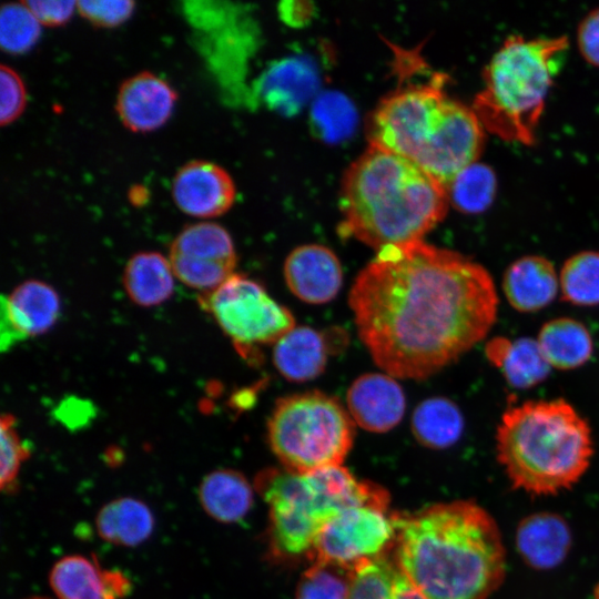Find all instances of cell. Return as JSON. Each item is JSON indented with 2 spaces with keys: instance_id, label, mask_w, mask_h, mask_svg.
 Returning a JSON list of instances; mask_svg holds the SVG:
<instances>
[{
  "instance_id": "6da1fadb",
  "label": "cell",
  "mask_w": 599,
  "mask_h": 599,
  "mask_svg": "<svg viewBox=\"0 0 599 599\" xmlns=\"http://www.w3.org/2000/svg\"><path fill=\"white\" fill-rule=\"evenodd\" d=\"M348 304L375 364L396 378L424 379L487 336L498 295L479 263L416 241L378 250Z\"/></svg>"
},
{
  "instance_id": "7a4b0ae2",
  "label": "cell",
  "mask_w": 599,
  "mask_h": 599,
  "mask_svg": "<svg viewBox=\"0 0 599 599\" xmlns=\"http://www.w3.org/2000/svg\"><path fill=\"white\" fill-rule=\"evenodd\" d=\"M395 561L426 599H487L501 585L506 550L493 516L470 500L397 518Z\"/></svg>"
},
{
  "instance_id": "3957f363",
  "label": "cell",
  "mask_w": 599,
  "mask_h": 599,
  "mask_svg": "<svg viewBox=\"0 0 599 599\" xmlns=\"http://www.w3.org/2000/svg\"><path fill=\"white\" fill-rule=\"evenodd\" d=\"M448 203L446 187L416 163L369 145L343 181V232L377 251L423 241Z\"/></svg>"
},
{
  "instance_id": "277c9868",
  "label": "cell",
  "mask_w": 599,
  "mask_h": 599,
  "mask_svg": "<svg viewBox=\"0 0 599 599\" xmlns=\"http://www.w3.org/2000/svg\"><path fill=\"white\" fill-rule=\"evenodd\" d=\"M496 453L514 488L534 496L556 495L589 468L590 425L562 398L527 400L501 415Z\"/></svg>"
},
{
  "instance_id": "5b68a950",
  "label": "cell",
  "mask_w": 599,
  "mask_h": 599,
  "mask_svg": "<svg viewBox=\"0 0 599 599\" xmlns=\"http://www.w3.org/2000/svg\"><path fill=\"white\" fill-rule=\"evenodd\" d=\"M568 45L565 37L508 38L484 70L473 110L485 130L502 140L531 144L546 97Z\"/></svg>"
},
{
  "instance_id": "8992f818",
  "label": "cell",
  "mask_w": 599,
  "mask_h": 599,
  "mask_svg": "<svg viewBox=\"0 0 599 599\" xmlns=\"http://www.w3.org/2000/svg\"><path fill=\"white\" fill-rule=\"evenodd\" d=\"M256 488L268 505L272 550L286 558L308 556L322 528L341 510L388 501L380 487L356 479L342 465L305 474L266 469L258 474Z\"/></svg>"
},
{
  "instance_id": "52a82bcc",
  "label": "cell",
  "mask_w": 599,
  "mask_h": 599,
  "mask_svg": "<svg viewBox=\"0 0 599 599\" xmlns=\"http://www.w3.org/2000/svg\"><path fill=\"white\" fill-rule=\"evenodd\" d=\"M354 436L348 410L318 390L277 399L267 420L268 445L283 468L293 473L342 465Z\"/></svg>"
},
{
  "instance_id": "ba28073f",
  "label": "cell",
  "mask_w": 599,
  "mask_h": 599,
  "mask_svg": "<svg viewBox=\"0 0 599 599\" xmlns=\"http://www.w3.org/2000/svg\"><path fill=\"white\" fill-rule=\"evenodd\" d=\"M199 303L247 359L255 357L256 347L275 344L296 326L288 308L242 274L234 273L217 288L202 293Z\"/></svg>"
},
{
  "instance_id": "9c48e42d",
  "label": "cell",
  "mask_w": 599,
  "mask_h": 599,
  "mask_svg": "<svg viewBox=\"0 0 599 599\" xmlns=\"http://www.w3.org/2000/svg\"><path fill=\"white\" fill-rule=\"evenodd\" d=\"M443 79L399 89L383 99L368 123L369 145L418 164L445 120L450 98Z\"/></svg>"
},
{
  "instance_id": "30bf717a",
  "label": "cell",
  "mask_w": 599,
  "mask_h": 599,
  "mask_svg": "<svg viewBox=\"0 0 599 599\" xmlns=\"http://www.w3.org/2000/svg\"><path fill=\"white\" fill-rule=\"evenodd\" d=\"M388 501L363 502L341 510L319 531L308 554L312 562L356 569L378 558L397 536Z\"/></svg>"
},
{
  "instance_id": "8fae6325",
  "label": "cell",
  "mask_w": 599,
  "mask_h": 599,
  "mask_svg": "<svg viewBox=\"0 0 599 599\" xmlns=\"http://www.w3.org/2000/svg\"><path fill=\"white\" fill-rule=\"evenodd\" d=\"M169 260L180 282L206 293L234 274L236 252L223 226L199 222L185 226L173 240Z\"/></svg>"
},
{
  "instance_id": "7c38bea8",
  "label": "cell",
  "mask_w": 599,
  "mask_h": 599,
  "mask_svg": "<svg viewBox=\"0 0 599 599\" xmlns=\"http://www.w3.org/2000/svg\"><path fill=\"white\" fill-rule=\"evenodd\" d=\"M484 130L471 108L451 99L439 132L417 165L446 187L457 173L476 162Z\"/></svg>"
},
{
  "instance_id": "4fadbf2b",
  "label": "cell",
  "mask_w": 599,
  "mask_h": 599,
  "mask_svg": "<svg viewBox=\"0 0 599 599\" xmlns=\"http://www.w3.org/2000/svg\"><path fill=\"white\" fill-rule=\"evenodd\" d=\"M60 309L59 294L51 285L29 280L16 286L1 297V349L47 333L58 321Z\"/></svg>"
},
{
  "instance_id": "5bb4252c",
  "label": "cell",
  "mask_w": 599,
  "mask_h": 599,
  "mask_svg": "<svg viewBox=\"0 0 599 599\" xmlns=\"http://www.w3.org/2000/svg\"><path fill=\"white\" fill-rule=\"evenodd\" d=\"M172 199L185 214L212 219L224 214L235 200V184L220 165L193 160L181 166L172 180Z\"/></svg>"
},
{
  "instance_id": "9a60e30c",
  "label": "cell",
  "mask_w": 599,
  "mask_h": 599,
  "mask_svg": "<svg viewBox=\"0 0 599 599\" xmlns=\"http://www.w3.org/2000/svg\"><path fill=\"white\" fill-rule=\"evenodd\" d=\"M347 410L353 422L372 433H386L404 417L405 394L396 377L383 373L358 376L346 394Z\"/></svg>"
},
{
  "instance_id": "2e32d148",
  "label": "cell",
  "mask_w": 599,
  "mask_h": 599,
  "mask_svg": "<svg viewBox=\"0 0 599 599\" xmlns=\"http://www.w3.org/2000/svg\"><path fill=\"white\" fill-rule=\"evenodd\" d=\"M175 102L176 92L167 81L152 72L143 71L121 83L115 110L126 129L145 133L166 123Z\"/></svg>"
},
{
  "instance_id": "e0dca14e",
  "label": "cell",
  "mask_w": 599,
  "mask_h": 599,
  "mask_svg": "<svg viewBox=\"0 0 599 599\" xmlns=\"http://www.w3.org/2000/svg\"><path fill=\"white\" fill-rule=\"evenodd\" d=\"M284 278L298 300L308 304H325L341 291L343 270L331 248L321 244H305L287 255Z\"/></svg>"
},
{
  "instance_id": "ac0fdd59",
  "label": "cell",
  "mask_w": 599,
  "mask_h": 599,
  "mask_svg": "<svg viewBox=\"0 0 599 599\" xmlns=\"http://www.w3.org/2000/svg\"><path fill=\"white\" fill-rule=\"evenodd\" d=\"M49 580L57 599H123L132 586L122 571L104 569L82 555L57 561Z\"/></svg>"
},
{
  "instance_id": "d6986e66",
  "label": "cell",
  "mask_w": 599,
  "mask_h": 599,
  "mask_svg": "<svg viewBox=\"0 0 599 599\" xmlns=\"http://www.w3.org/2000/svg\"><path fill=\"white\" fill-rule=\"evenodd\" d=\"M510 306L521 313L538 312L548 306L559 291V276L554 264L540 255H527L514 261L501 282Z\"/></svg>"
},
{
  "instance_id": "ffe728a7",
  "label": "cell",
  "mask_w": 599,
  "mask_h": 599,
  "mask_svg": "<svg viewBox=\"0 0 599 599\" xmlns=\"http://www.w3.org/2000/svg\"><path fill=\"white\" fill-rule=\"evenodd\" d=\"M331 348L324 332L295 326L274 344L273 364L288 382H308L325 370Z\"/></svg>"
},
{
  "instance_id": "44dd1931",
  "label": "cell",
  "mask_w": 599,
  "mask_h": 599,
  "mask_svg": "<svg viewBox=\"0 0 599 599\" xmlns=\"http://www.w3.org/2000/svg\"><path fill=\"white\" fill-rule=\"evenodd\" d=\"M571 534L558 515L540 512L526 517L518 526L516 545L522 559L531 567L549 569L567 556Z\"/></svg>"
},
{
  "instance_id": "7402d4cb",
  "label": "cell",
  "mask_w": 599,
  "mask_h": 599,
  "mask_svg": "<svg viewBox=\"0 0 599 599\" xmlns=\"http://www.w3.org/2000/svg\"><path fill=\"white\" fill-rule=\"evenodd\" d=\"M317 84L316 72L308 62L288 59L263 73L257 92L267 106L293 114L314 95Z\"/></svg>"
},
{
  "instance_id": "603a6c76",
  "label": "cell",
  "mask_w": 599,
  "mask_h": 599,
  "mask_svg": "<svg viewBox=\"0 0 599 599\" xmlns=\"http://www.w3.org/2000/svg\"><path fill=\"white\" fill-rule=\"evenodd\" d=\"M486 355L500 369L506 382L517 389H527L541 383L551 368L537 339L529 337L515 341L494 338L486 346Z\"/></svg>"
},
{
  "instance_id": "cb8c5ba5",
  "label": "cell",
  "mask_w": 599,
  "mask_h": 599,
  "mask_svg": "<svg viewBox=\"0 0 599 599\" xmlns=\"http://www.w3.org/2000/svg\"><path fill=\"white\" fill-rule=\"evenodd\" d=\"M537 342L549 365L562 370L585 365L593 352L590 332L585 324L571 317H558L545 323Z\"/></svg>"
},
{
  "instance_id": "d4e9b609",
  "label": "cell",
  "mask_w": 599,
  "mask_h": 599,
  "mask_svg": "<svg viewBox=\"0 0 599 599\" xmlns=\"http://www.w3.org/2000/svg\"><path fill=\"white\" fill-rule=\"evenodd\" d=\"M170 260L158 252H140L126 263L123 286L130 300L144 307L167 301L174 291Z\"/></svg>"
},
{
  "instance_id": "484cf974",
  "label": "cell",
  "mask_w": 599,
  "mask_h": 599,
  "mask_svg": "<svg viewBox=\"0 0 599 599\" xmlns=\"http://www.w3.org/2000/svg\"><path fill=\"white\" fill-rule=\"evenodd\" d=\"M201 504L211 517L224 524L237 522L253 505V491L247 479L232 469L214 470L201 483Z\"/></svg>"
},
{
  "instance_id": "4316f807",
  "label": "cell",
  "mask_w": 599,
  "mask_h": 599,
  "mask_svg": "<svg viewBox=\"0 0 599 599\" xmlns=\"http://www.w3.org/2000/svg\"><path fill=\"white\" fill-rule=\"evenodd\" d=\"M95 525L102 539L121 546H136L150 537L154 517L141 500L122 497L100 509Z\"/></svg>"
},
{
  "instance_id": "83f0119b",
  "label": "cell",
  "mask_w": 599,
  "mask_h": 599,
  "mask_svg": "<svg viewBox=\"0 0 599 599\" xmlns=\"http://www.w3.org/2000/svg\"><path fill=\"white\" fill-rule=\"evenodd\" d=\"M464 430L459 407L449 398L435 396L420 402L412 414V432L419 444L444 449L458 441Z\"/></svg>"
},
{
  "instance_id": "f1b7e54d",
  "label": "cell",
  "mask_w": 599,
  "mask_h": 599,
  "mask_svg": "<svg viewBox=\"0 0 599 599\" xmlns=\"http://www.w3.org/2000/svg\"><path fill=\"white\" fill-rule=\"evenodd\" d=\"M348 599H426L400 570L385 556L357 567L353 573Z\"/></svg>"
},
{
  "instance_id": "f546056e",
  "label": "cell",
  "mask_w": 599,
  "mask_h": 599,
  "mask_svg": "<svg viewBox=\"0 0 599 599\" xmlns=\"http://www.w3.org/2000/svg\"><path fill=\"white\" fill-rule=\"evenodd\" d=\"M497 190L494 171L483 163H473L447 184L448 201L463 213L476 214L488 209Z\"/></svg>"
},
{
  "instance_id": "4dcf8cb0",
  "label": "cell",
  "mask_w": 599,
  "mask_h": 599,
  "mask_svg": "<svg viewBox=\"0 0 599 599\" xmlns=\"http://www.w3.org/2000/svg\"><path fill=\"white\" fill-rule=\"evenodd\" d=\"M559 291L570 304L599 305V252L581 251L570 256L559 274Z\"/></svg>"
},
{
  "instance_id": "1f68e13d",
  "label": "cell",
  "mask_w": 599,
  "mask_h": 599,
  "mask_svg": "<svg viewBox=\"0 0 599 599\" xmlns=\"http://www.w3.org/2000/svg\"><path fill=\"white\" fill-rule=\"evenodd\" d=\"M355 569L312 562L302 575L294 599H348Z\"/></svg>"
},
{
  "instance_id": "d6a6232c",
  "label": "cell",
  "mask_w": 599,
  "mask_h": 599,
  "mask_svg": "<svg viewBox=\"0 0 599 599\" xmlns=\"http://www.w3.org/2000/svg\"><path fill=\"white\" fill-rule=\"evenodd\" d=\"M41 24L24 1L9 2L0 9V45L10 54L29 51L38 41Z\"/></svg>"
},
{
  "instance_id": "836d02e7",
  "label": "cell",
  "mask_w": 599,
  "mask_h": 599,
  "mask_svg": "<svg viewBox=\"0 0 599 599\" xmlns=\"http://www.w3.org/2000/svg\"><path fill=\"white\" fill-rule=\"evenodd\" d=\"M356 113L347 98L336 92H326L313 104L312 122L317 133L326 141L345 139L352 133Z\"/></svg>"
},
{
  "instance_id": "e575fe53",
  "label": "cell",
  "mask_w": 599,
  "mask_h": 599,
  "mask_svg": "<svg viewBox=\"0 0 599 599\" xmlns=\"http://www.w3.org/2000/svg\"><path fill=\"white\" fill-rule=\"evenodd\" d=\"M1 429V467L0 486L3 491L10 493L17 484L21 465L29 457L30 449L20 437L16 428V418L3 414L0 422Z\"/></svg>"
},
{
  "instance_id": "d590c367",
  "label": "cell",
  "mask_w": 599,
  "mask_h": 599,
  "mask_svg": "<svg viewBox=\"0 0 599 599\" xmlns=\"http://www.w3.org/2000/svg\"><path fill=\"white\" fill-rule=\"evenodd\" d=\"M77 11L89 22L103 28H113L124 23L134 11L130 0H81L77 1Z\"/></svg>"
},
{
  "instance_id": "8d00e7d4",
  "label": "cell",
  "mask_w": 599,
  "mask_h": 599,
  "mask_svg": "<svg viewBox=\"0 0 599 599\" xmlns=\"http://www.w3.org/2000/svg\"><path fill=\"white\" fill-rule=\"evenodd\" d=\"M26 88L20 75L10 67L0 68V123L17 120L26 106Z\"/></svg>"
},
{
  "instance_id": "74e56055",
  "label": "cell",
  "mask_w": 599,
  "mask_h": 599,
  "mask_svg": "<svg viewBox=\"0 0 599 599\" xmlns=\"http://www.w3.org/2000/svg\"><path fill=\"white\" fill-rule=\"evenodd\" d=\"M41 26L58 27L70 20L77 1L70 0H29L24 1Z\"/></svg>"
},
{
  "instance_id": "f35d334b",
  "label": "cell",
  "mask_w": 599,
  "mask_h": 599,
  "mask_svg": "<svg viewBox=\"0 0 599 599\" xmlns=\"http://www.w3.org/2000/svg\"><path fill=\"white\" fill-rule=\"evenodd\" d=\"M577 40L585 60L599 67V8L590 11L580 22Z\"/></svg>"
},
{
  "instance_id": "ab89813d",
  "label": "cell",
  "mask_w": 599,
  "mask_h": 599,
  "mask_svg": "<svg viewBox=\"0 0 599 599\" xmlns=\"http://www.w3.org/2000/svg\"><path fill=\"white\" fill-rule=\"evenodd\" d=\"M148 197L149 193L143 185H135L131 187L129 192V199L132 205H141L148 200Z\"/></svg>"
},
{
  "instance_id": "60d3db41",
  "label": "cell",
  "mask_w": 599,
  "mask_h": 599,
  "mask_svg": "<svg viewBox=\"0 0 599 599\" xmlns=\"http://www.w3.org/2000/svg\"><path fill=\"white\" fill-rule=\"evenodd\" d=\"M28 599H50V598H43V597H32V598H28Z\"/></svg>"
}]
</instances>
